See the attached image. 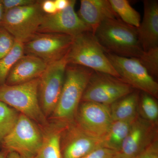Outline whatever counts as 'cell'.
<instances>
[{"mask_svg": "<svg viewBox=\"0 0 158 158\" xmlns=\"http://www.w3.org/2000/svg\"><path fill=\"white\" fill-rule=\"evenodd\" d=\"M93 34L107 52L137 59L144 53L137 28L125 23L119 19L105 21Z\"/></svg>", "mask_w": 158, "mask_h": 158, "instance_id": "obj_1", "label": "cell"}, {"mask_svg": "<svg viewBox=\"0 0 158 158\" xmlns=\"http://www.w3.org/2000/svg\"><path fill=\"white\" fill-rule=\"evenodd\" d=\"M94 72L80 65H67L60 97L50 117L52 121L68 124L74 121L80 102Z\"/></svg>", "mask_w": 158, "mask_h": 158, "instance_id": "obj_2", "label": "cell"}, {"mask_svg": "<svg viewBox=\"0 0 158 158\" xmlns=\"http://www.w3.org/2000/svg\"><path fill=\"white\" fill-rule=\"evenodd\" d=\"M106 52L93 33L88 31L74 37L66 55V60L68 64L83 66L119 79Z\"/></svg>", "mask_w": 158, "mask_h": 158, "instance_id": "obj_3", "label": "cell"}, {"mask_svg": "<svg viewBox=\"0 0 158 158\" xmlns=\"http://www.w3.org/2000/svg\"><path fill=\"white\" fill-rule=\"evenodd\" d=\"M39 79L14 85L0 86V102L28 117L40 126L49 122L44 114L38 98Z\"/></svg>", "mask_w": 158, "mask_h": 158, "instance_id": "obj_4", "label": "cell"}, {"mask_svg": "<svg viewBox=\"0 0 158 158\" xmlns=\"http://www.w3.org/2000/svg\"><path fill=\"white\" fill-rule=\"evenodd\" d=\"M43 141L41 128L36 123L20 113L14 127L6 136L2 149L14 152L24 158H33L41 147Z\"/></svg>", "mask_w": 158, "mask_h": 158, "instance_id": "obj_5", "label": "cell"}, {"mask_svg": "<svg viewBox=\"0 0 158 158\" xmlns=\"http://www.w3.org/2000/svg\"><path fill=\"white\" fill-rule=\"evenodd\" d=\"M44 14L39 1L28 6L17 7L4 12L1 26L16 41L25 43L37 33Z\"/></svg>", "mask_w": 158, "mask_h": 158, "instance_id": "obj_6", "label": "cell"}, {"mask_svg": "<svg viewBox=\"0 0 158 158\" xmlns=\"http://www.w3.org/2000/svg\"><path fill=\"white\" fill-rule=\"evenodd\" d=\"M106 54L120 80L133 88L157 98V82L139 59L120 56L107 52Z\"/></svg>", "mask_w": 158, "mask_h": 158, "instance_id": "obj_7", "label": "cell"}, {"mask_svg": "<svg viewBox=\"0 0 158 158\" xmlns=\"http://www.w3.org/2000/svg\"><path fill=\"white\" fill-rule=\"evenodd\" d=\"M133 91L131 86L120 79L107 74L94 72L81 102L111 105Z\"/></svg>", "mask_w": 158, "mask_h": 158, "instance_id": "obj_8", "label": "cell"}, {"mask_svg": "<svg viewBox=\"0 0 158 158\" xmlns=\"http://www.w3.org/2000/svg\"><path fill=\"white\" fill-rule=\"evenodd\" d=\"M67 65L65 56L59 61L49 64L39 78L38 98L40 107L47 118L51 117L58 103Z\"/></svg>", "mask_w": 158, "mask_h": 158, "instance_id": "obj_9", "label": "cell"}, {"mask_svg": "<svg viewBox=\"0 0 158 158\" xmlns=\"http://www.w3.org/2000/svg\"><path fill=\"white\" fill-rule=\"evenodd\" d=\"M74 37L57 33H37L24 44L25 54L34 55L48 65L64 58Z\"/></svg>", "mask_w": 158, "mask_h": 158, "instance_id": "obj_10", "label": "cell"}, {"mask_svg": "<svg viewBox=\"0 0 158 158\" xmlns=\"http://www.w3.org/2000/svg\"><path fill=\"white\" fill-rule=\"evenodd\" d=\"M75 121L84 131L95 138L103 139L113 123L110 105L82 102Z\"/></svg>", "mask_w": 158, "mask_h": 158, "instance_id": "obj_11", "label": "cell"}, {"mask_svg": "<svg viewBox=\"0 0 158 158\" xmlns=\"http://www.w3.org/2000/svg\"><path fill=\"white\" fill-rule=\"evenodd\" d=\"M76 1L70 0L66 9L52 15H44L37 33H57L75 37L90 28L79 18L75 11Z\"/></svg>", "mask_w": 158, "mask_h": 158, "instance_id": "obj_12", "label": "cell"}, {"mask_svg": "<svg viewBox=\"0 0 158 158\" xmlns=\"http://www.w3.org/2000/svg\"><path fill=\"white\" fill-rule=\"evenodd\" d=\"M62 158H82L95 148L103 147V139L84 131L75 121L66 124L61 141Z\"/></svg>", "mask_w": 158, "mask_h": 158, "instance_id": "obj_13", "label": "cell"}, {"mask_svg": "<svg viewBox=\"0 0 158 158\" xmlns=\"http://www.w3.org/2000/svg\"><path fill=\"white\" fill-rule=\"evenodd\" d=\"M154 123L138 116L122 145L120 152L135 158L156 140Z\"/></svg>", "mask_w": 158, "mask_h": 158, "instance_id": "obj_14", "label": "cell"}, {"mask_svg": "<svg viewBox=\"0 0 158 158\" xmlns=\"http://www.w3.org/2000/svg\"><path fill=\"white\" fill-rule=\"evenodd\" d=\"M48 64L34 55L24 54L11 68L6 79L7 85H19L39 78Z\"/></svg>", "mask_w": 158, "mask_h": 158, "instance_id": "obj_15", "label": "cell"}, {"mask_svg": "<svg viewBox=\"0 0 158 158\" xmlns=\"http://www.w3.org/2000/svg\"><path fill=\"white\" fill-rule=\"evenodd\" d=\"M144 15L137 28L139 41L144 52L158 47V1L144 0Z\"/></svg>", "mask_w": 158, "mask_h": 158, "instance_id": "obj_16", "label": "cell"}, {"mask_svg": "<svg viewBox=\"0 0 158 158\" xmlns=\"http://www.w3.org/2000/svg\"><path fill=\"white\" fill-rule=\"evenodd\" d=\"M77 14L93 34L105 21L119 19L109 0H81Z\"/></svg>", "mask_w": 158, "mask_h": 158, "instance_id": "obj_17", "label": "cell"}, {"mask_svg": "<svg viewBox=\"0 0 158 158\" xmlns=\"http://www.w3.org/2000/svg\"><path fill=\"white\" fill-rule=\"evenodd\" d=\"M66 124L52 121L40 127L43 133L41 147L33 158H62L61 141L62 132Z\"/></svg>", "mask_w": 158, "mask_h": 158, "instance_id": "obj_18", "label": "cell"}, {"mask_svg": "<svg viewBox=\"0 0 158 158\" xmlns=\"http://www.w3.org/2000/svg\"><path fill=\"white\" fill-rule=\"evenodd\" d=\"M139 99L138 91H133L110 105L113 122L128 120L137 117Z\"/></svg>", "mask_w": 158, "mask_h": 158, "instance_id": "obj_19", "label": "cell"}, {"mask_svg": "<svg viewBox=\"0 0 158 158\" xmlns=\"http://www.w3.org/2000/svg\"><path fill=\"white\" fill-rule=\"evenodd\" d=\"M138 116L128 120L113 122L108 133L103 138V147L120 152L123 143Z\"/></svg>", "mask_w": 158, "mask_h": 158, "instance_id": "obj_20", "label": "cell"}, {"mask_svg": "<svg viewBox=\"0 0 158 158\" xmlns=\"http://www.w3.org/2000/svg\"><path fill=\"white\" fill-rule=\"evenodd\" d=\"M112 8L123 22L138 28L141 23V15L127 0H109Z\"/></svg>", "mask_w": 158, "mask_h": 158, "instance_id": "obj_21", "label": "cell"}, {"mask_svg": "<svg viewBox=\"0 0 158 158\" xmlns=\"http://www.w3.org/2000/svg\"><path fill=\"white\" fill-rule=\"evenodd\" d=\"M24 54V43L15 40L11 50L0 59V86L6 83V79L11 68Z\"/></svg>", "mask_w": 158, "mask_h": 158, "instance_id": "obj_22", "label": "cell"}, {"mask_svg": "<svg viewBox=\"0 0 158 158\" xmlns=\"http://www.w3.org/2000/svg\"><path fill=\"white\" fill-rule=\"evenodd\" d=\"M20 113L13 108L0 102V147L6 136L16 123Z\"/></svg>", "mask_w": 158, "mask_h": 158, "instance_id": "obj_23", "label": "cell"}, {"mask_svg": "<svg viewBox=\"0 0 158 158\" xmlns=\"http://www.w3.org/2000/svg\"><path fill=\"white\" fill-rule=\"evenodd\" d=\"M141 104L145 119L152 123H155L158 118V105L154 97L144 93L141 94Z\"/></svg>", "mask_w": 158, "mask_h": 158, "instance_id": "obj_24", "label": "cell"}, {"mask_svg": "<svg viewBox=\"0 0 158 158\" xmlns=\"http://www.w3.org/2000/svg\"><path fill=\"white\" fill-rule=\"evenodd\" d=\"M138 59L153 77L158 76V47L144 52L143 55Z\"/></svg>", "mask_w": 158, "mask_h": 158, "instance_id": "obj_25", "label": "cell"}, {"mask_svg": "<svg viewBox=\"0 0 158 158\" xmlns=\"http://www.w3.org/2000/svg\"><path fill=\"white\" fill-rule=\"evenodd\" d=\"M15 42V39L12 35L0 26V59L11 50Z\"/></svg>", "mask_w": 158, "mask_h": 158, "instance_id": "obj_26", "label": "cell"}, {"mask_svg": "<svg viewBox=\"0 0 158 158\" xmlns=\"http://www.w3.org/2000/svg\"><path fill=\"white\" fill-rule=\"evenodd\" d=\"M117 152L105 147L95 148L82 158H112Z\"/></svg>", "mask_w": 158, "mask_h": 158, "instance_id": "obj_27", "label": "cell"}, {"mask_svg": "<svg viewBox=\"0 0 158 158\" xmlns=\"http://www.w3.org/2000/svg\"><path fill=\"white\" fill-rule=\"evenodd\" d=\"M35 0H1L4 13L14 8L28 6L36 2Z\"/></svg>", "mask_w": 158, "mask_h": 158, "instance_id": "obj_28", "label": "cell"}, {"mask_svg": "<svg viewBox=\"0 0 158 158\" xmlns=\"http://www.w3.org/2000/svg\"><path fill=\"white\" fill-rule=\"evenodd\" d=\"M135 158H158V143L155 140Z\"/></svg>", "mask_w": 158, "mask_h": 158, "instance_id": "obj_29", "label": "cell"}, {"mask_svg": "<svg viewBox=\"0 0 158 158\" xmlns=\"http://www.w3.org/2000/svg\"><path fill=\"white\" fill-rule=\"evenodd\" d=\"M39 2L41 10L44 14L52 15L57 12L54 0H44Z\"/></svg>", "mask_w": 158, "mask_h": 158, "instance_id": "obj_30", "label": "cell"}, {"mask_svg": "<svg viewBox=\"0 0 158 158\" xmlns=\"http://www.w3.org/2000/svg\"><path fill=\"white\" fill-rule=\"evenodd\" d=\"M70 0H54L57 11L66 9L70 3Z\"/></svg>", "mask_w": 158, "mask_h": 158, "instance_id": "obj_31", "label": "cell"}, {"mask_svg": "<svg viewBox=\"0 0 158 158\" xmlns=\"http://www.w3.org/2000/svg\"><path fill=\"white\" fill-rule=\"evenodd\" d=\"M7 158H24L19 156L18 154L14 152H9Z\"/></svg>", "mask_w": 158, "mask_h": 158, "instance_id": "obj_32", "label": "cell"}, {"mask_svg": "<svg viewBox=\"0 0 158 158\" xmlns=\"http://www.w3.org/2000/svg\"><path fill=\"white\" fill-rule=\"evenodd\" d=\"M112 158H131L127 156L124 154L122 153L118 152H117L115 155L113 156Z\"/></svg>", "mask_w": 158, "mask_h": 158, "instance_id": "obj_33", "label": "cell"}, {"mask_svg": "<svg viewBox=\"0 0 158 158\" xmlns=\"http://www.w3.org/2000/svg\"><path fill=\"white\" fill-rule=\"evenodd\" d=\"M9 153L6 150L2 149L0 151V158H7Z\"/></svg>", "mask_w": 158, "mask_h": 158, "instance_id": "obj_34", "label": "cell"}, {"mask_svg": "<svg viewBox=\"0 0 158 158\" xmlns=\"http://www.w3.org/2000/svg\"><path fill=\"white\" fill-rule=\"evenodd\" d=\"M3 14H4V10H3L2 2H1V0H0V26H1V23H2V19Z\"/></svg>", "mask_w": 158, "mask_h": 158, "instance_id": "obj_35", "label": "cell"}]
</instances>
